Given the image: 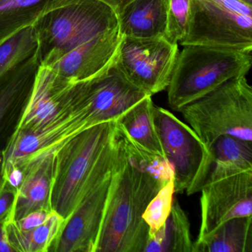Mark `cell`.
I'll return each instance as SVG.
<instances>
[{
	"mask_svg": "<svg viewBox=\"0 0 252 252\" xmlns=\"http://www.w3.org/2000/svg\"><path fill=\"white\" fill-rule=\"evenodd\" d=\"M180 112L208 148L222 135L252 142V88L246 76L225 82Z\"/></svg>",
	"mask_w": 252,
	"mask_h": 252,
	"instance_id": "obj_5",
	"label": "cell"
},
{
	"mask_svg": "<svg viewBox=\"0 0 252 252\" xmlns=\"http://www.w3.org/2000/svg\"><path fill=\"white\" fill-rule=\"evenodd\" d=\"M53 212L37 211L26 215L24 218L17 220H12L16 226L22 231L32 229L42 225L51 216Z\"/></svg>",
	"mask_w": 252,
	"mask_h": 252,
	"instance_id": "obj_26",
	"label": "cell"
},
{
	"mask_svg": "<svg viewBox=\"0 0 252 252\" xmlns=\"http://www.w3.org/2000/svg\"><path fill=\"white\" fill-rule=\"evenodd\" d=\"M193 246L188 217L179 203L174 200L166 222L149 237L144 252H193Z\"/></svg>",
	"mask_w": 252,
	"mask_h": 252,
	"instance_id": "obj_20",
	"label": "cell"
},
{
	"mask_svg": "<svg viewBox=\"0 0 252 252\" xmlns=\"http://www.w3.org/2000/svg\"><path fill=\"white\" fill-rule=\"evenodd\" d=\"M155 104L147 95L116 120L126 136L143 150L166 158L154 122Z\"/></svg>",
	"mask_w": 252,
	"mask_h": 252,
	"instance_id": "obj_16",
	"label": "cell"
},
{
	"mask_svg": "<svg viewBox=\"0 0 252 252\" xmlns=\"http://www.w3.org/2000/svg\"><path fill=\"white\" fill-rule=\"evenodd\" d=\"M101 1L110 5V7H112L116 11L125 2H127L128 0H101Z\"/></svg>",
	"mask_w": 252,
	"mask_h": 252,
	"instance_id": "obj_27",
	"label": "cell"
},
{
	"mask_svg": "<svg viewBox=\"0 0 252 252\" xmlns=\"http://www.w3.org/2000/svg\"><path fill=\"white\" fill-rule=\"evenodd\" d=\"M178 53L167 88L168 104L175 111L233 79L246 76L252 64V52L185 45Z\"/></svg>",
	"mask_w": 252,
	"mask_h": 252,
	"instance_id": "obj_3",
	"label": "cell"
},
{
	"mask_svg": "<svg viewBox=\"0 0 252 252\" xmlns=\"http://www.w3.org/2000/svg\"><path fill=\"white\" fill-rule=\"evenodd\" d=\"M39 67L36 54L0 78V150H4L17 128L33 91Z\"/></svg>",
	"mask_w": 252,
	"mask_h": 252,
	"instance_id": "obj_13",
	"label": "cell"
},
{
	"mask_svg": "<svg viewBox=\"0 0 252 252\" xmlns=\"http://www.w3.org/2000/svg\"><path fill=\"white\" fill-rule=\"evenodd\" d=\"M169 0H128L116 11L123 36L166 37Z\"/></svg>",
	"mask_w": 252,
	"mask_h": 252,
	"instance_id": "obj_15",
	"label": "cell"
},
{
	"mask_svg": "<svg viewBox=\"0 0 252 252\" xmlns=\"http://www.w3.org/2000/svg\"><path fill=\"white\" fill-rule=\"evenodd\" d=\"M175 193L173 178L158 192L146 208L143 218L149 227V237L154 235L166 222L172 209Z\"/></svg>",
	"mask_w": 252,
	"mask_h": 252,
	"instance_id": "obj_23",
	"label": "cell"
},
{
	"mask_svg": "<svg viewBox=\"0 0 252 252\" xmlns=\"http://www.w3.org/2000/svg\"><path fill=\"white\" fill-rule=\"evenodd\" d=\"M122 36L118 26L79 45L48 67L71 82L90 79L114 60Z\"/></svg>",
	"mask_w": 252,
	"mask_h": 252,
	"instance_id": "obj_12",
	"label": "cell"
},
{
	"mask_svg": "<svg viewBox=\"0 0 252 252\" xmlns=\"http://www.w3.org/2000/svg\"><path fill=\"white\" fill-rule=\"evenodd\" d=\"M200 191L201 221L197 239L230 220L252 216V169L207 181Z\"/></svg>",
	"mask_w": 252,
	"mask_h": 252,
	"instance_id": "obj_10",
	"label": "cell"
},
{
	"mask_svg": "<svg viewBox=\"0 0 252 252\" xmlns=\"http://www.w3.org/2000/svg\"><path fill=\"white\" fill-rule=\"evenodd\" d=\"M209 149L212 165L206 182L252 169V142L222 135Z\"/></svg>",
	"mask_w": 252,
	"mask_h": 252,
	"instance_id": "obj_18",
	"label": "cell"
},
{
	"mask_svg": "<svg viewBox=\"0 0 252 252\" xmlns=\"http://www.w3.org/2000/svg\"><path fill=\"white\" fill-rule=\"evenodd\" d=\"M40 65L49 67L95 36L118 27L116 11L101 0H73L33 24Z\"/></svg>",
	"mask_w": 252,
	"mask_h": 252,
	"instance_id": "obj_4",
	"label": "cell"
},
{
	"mask_svg": "<svg viewBox=\"0 0 252 252\" xmlns=\"http://www.w3.org/2000/svg\"><path fill=\"white\" fill-rule=\"evenodd\" d=\"M33 26L24 28L0 42V78L23 64L37 52Z\"/></svg>",
	"mask_w": 252,
	"mask_h": 252,
	"instance_id": "obj_22",
	"label": "cell"
},
{
	"mask_svg": "<svg viewBox=\"0 0 252 252\" xmlns=\"http://www.w3.org/2000/svg\"><path fill=\"white\" fill-rule=\"evenodd\" d=\"M116 121L95 125L66 141L56 153L51 207L66 220L85 196L111 174Z\"/></svg>",
	"mask_w": 252,
	"mask_h": 252,
	"instance_id": "obj_2",
	"label": "cell"
},
{
	"mask_svg": "<svg viewBox=\"0 0 252 252\" xmlns=\"http://www.w3.org/2000/svg\"><path fill=\"white\" fill-rule=\"evenodd\" d=\"M173 178L166 158L143 150L117 125L111 184L95 252H144L150 234L143 215Z\"/></svg>",
	"mask_w": 252,
	"mask_h": 252,
	"instance_id": "obj_1",
	"label": "cell"
},
{
	"mask_svg": "<svg viewBox=\"0 0 252 252\" xmlns=\"http://www.w3.org/2000/svg\"><path fill=\"white\" fill-rule=\"evenodd\" d=\"M181 46L252 51V5L241 0H189Z\"/></svg>",
	"mask_w": 252,
	"mask_h": 252,
	"instance_id": "obj_6",
	"label": "cell"
},
{
	"mask_svg": "<svg viewBox=\"0 0 252 252\" xmlns=\"http://www.w3.org/2000/svg\"><path fill=\"white\" fill-rule=\"evenodd\" d=\"M73 0H0V42L33 26L45 13Z\"/></svg>",
	"mask_w": 252,
	"mask_h": 252,
	"instance_id": "obj_19",
	"label": "cell"
},
{
	"mask_svg": "<svg viewBox=\"0 0 252 252\" xmlns=\"http://www.w3.org/2000/svg\"><path fill=\"white\" fill-rule=\"evenodd\" d=\"M178 44L166 37L122 36L116 64L126 79L150 96L167 89Z\"/></svg>",
	"mask_w": 252,
	"mask_h": 252,
	"instance_id": "obj_9",
	"label": "cell"
},
{
	"mask_svg": "<svg viewBox=\"0 0 252 252\" xmlns=\"http://www.w3.org/2000/svg\"><path fill=\"white\" fill-rule=\"evenodd\" d=\"M252 216L226 221L194 242L193 252H252Z\"/></svg>",
	"mask_w": 252,
	"mask_h": 252,
	"instance_id": "obj_17",
	"label": "cell"
},
{
	"mask_svg": "<svg viewBox=\"0 0 252 252\" xmlns=\"http://www.w3.org/2000/svg\"><path fill=\"white\" fill-rule=\"evenodd\" d=\"M241 1L242 2H245V3L252 5V0H241Z\"/></svg>",
	"mask_w": 252,
	"mask_h": 252,
	"instance_id": "obj_29",
	"label": "cell"
},
{
	"mask_svg": "<svg viewBox=\"0 0 252 252\" xmlns=\"http://www.w3.org/2000/svg\"><path fill=\"white\" fill-rule=\"evenodd\" d=\"M64 219L55 212L42 225L22 231L12 220L5 222L7 237L15 252H48L50 246L58 235Z\"/></svg>",
	"mask_w": 252,
	"mask_h": 252,
	"instance_id": "obj_21",
	"label": "cell"
},
{
	"mask_svg": "<svg viewBox=\"0 0 252 252\" xmlns=\"http://www.w3.org/2000/svg\"><path fill=\"white\" fill-rule=\"evenodd\" d=\"M189 0H169L166 37L173 43H179L185 31L188 18Z\"/></svg>",
	"mask_w": 252,
	"mask_h": 252,
	"instance_id": "obj_24",
	"label": "cell"
},
{
	"mask_svg": "<svg viewBox=\"0 0 252 252\" xmlns=\"http://www.w3.org/2000/svg\"><path fill=\"white\" fill-rule=\"evenodd\" d=\"M154 122L162 148L174 171L176 193L200 191L212 169L210 150L187 124L169 110L155 106Z\"/></svg>",
	"mask_w": 252,
	"mask_h": 252,
	"instance_id": "obj_7",
	"label": "cell"
},
{
	"mask_svg": "<svg viewBox=\"0 0 252 252\" xmlns=\"http://www.w3.org/2000/svg\"><path fill=\"white\" fill-rule=\"evenodd\" d=\"M111 174L92 189L73 211L53 241L48 252H95Z\"/></svg>",
	"mask_w": 252,
	"mask_h": 252,
	"instance_id": "obj_11",
	"label": "cell"
},
{
	"mask_svg": "<svg viewBox=\"0 0 252 252\" xmlns=\"http://www.w3.org/2000/svg\"><path fill=\"white\" fill-rule=\"evenodd\" d=\"M3 150H0V187L3 183L4 179V172H3Z\"/></svg>",
	"mask_w": 252,
	"mask_h": 252,
	"instance_id": "obj_28",
	"label": "cell"
},
{
	"mask_svg": "<svg viewBox=\"0 0 252 252\" xmlns=\"http://www.w3.org/2000/svg\"><path fill=\"white\" fill-rule=\"evenodd\" d=\"M57 152L42 153L18 167L23 172V177L17 187V197L9 220H17L37 211L54 212L51 197Z\"/></svg>",
	"mask_w": 252,
	"mask_h": 252,
	"instance_id": "obj_14",
	"label": "cell"
},
{
	"mask_svg": "<svg viewBox=\"0 0 252 252\" xmlns=\"http://www.w3.org/2000/svg\"><path fill=\"white\" fill-rule=\"evenodd\" d=\"M17 189L4 179L0 187V223L9 220L17 197Z\"/></svg>",
	"mask_w": 252,
	"mask_h": 252,
	"instance_id": "obj_25",
	"label": "cell"
},
{
	"mask_svg": "<svg viewBox=\"0 0 252 252\" xmlns=\"http://www.w3.org/2000/svg\"><path fill=\"white\" fill-rule=\"evenodd\" d=\"M74 120L92 126L81 101L80 82H71L41 66L15 131L39 132ZM14 131V132H15Z\"/></svg>",
	"mask_w": 252,
	"mask_h": 252,
	"instance_id": "obj_8",
	"label": "cell"
}]
</instances>
